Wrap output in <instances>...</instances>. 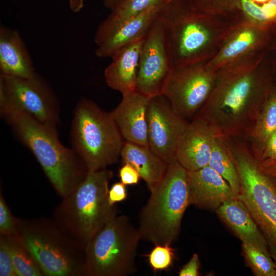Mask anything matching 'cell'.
Listing matches in <instances>:
<instances>
[{
	"instance_id": "9c48e42d",
	"label": "cell",
	"mask_w": 276,
	"mask_h": 276,
	"mask_svg": "<svg viewBox=\"0 0 276 276\" xmlns=\"http://www.w3.org/2000/svg\"><path fill=\"white\" fill-rule=\"evenodd\" d=\"M0 108L9 123L21 113L56 128L60 122L58 97L47 80L37 73L28 78L0 75Z\"/></svg>"
},
{
	"instance_id": "2e32d148",
	"label": "cell",
	"mask_w": 276,
	"mask_h": 276,
	"mask_svg": "<svg viewBox=\"0 0 276 276\" xmlns=\"http://www.w3.org/2000/svg\"><path fill=\"white\" fill-rule=\"evenodd\" d=\"M187 173L190 205L216 210L225 201L237 197L228 182L209 166Z\"/></svg>"
},
{
	"instance_id": "9a60e30c",
	"label": "cell",
	"mask_w": 276,
	"mask_h": 276,
	"mask_svg": "<svg viewBox=\"0 0 276 276\" xmlns=\"http://www.w3.org/2000/svg\"><path fill=\"white\" fill-rule=\"evenodd\" d=\"M215 136L206 122L193 118L179 140L176 160L187 171H196L208 166Z\"/></svg>"
},
{
	"instance_id": "4316f807",
	"label": "cell",
	"mask_w": 276,
	"mask_h": 276,
	"mask_svg": "<svg viewBox=\"0 0 276 276\" xmlns=\"http://www.w3.org/2000/svg\"><path fill=\"white\" fill-rule=\"evenodd\" d=\"M245 261L256 276H276V264L272 259L257 248L242 243Z\"/></svg>"
},
{
	"instance_id": "e575fe53",
	"label": "cell",
	"mask_w": 276,
	"mask_h": 276,
	"mask_svg": "<svg viewBox=\"0 0 276 276\" xmlns=\"http://www.w3.org/2000/svg\"><path fill=\"white\" fill-rule=\"evenodd\" d=\"M200 267L199 259L197 254H194L190 260L183 266L178 274L180 276H197Z\"/></svg>"
},
{
	"instance_id": "1f68e13d",
	"label": "cell",
	"mask_w": 276,
	"mask_h": 276,
	"mask_svg": "<svg viewBox=\"0 0 276 276\" xmlns=\"http://www.w3.org/2000/svg\"><path fill=\"white\" fill-rule=\"evenodd\" d=\"M261 167L276 163V131L270 136L258 159Z\"/></svg>"
},
{
	"instance_id": "83f0119b",
	"label": "cell",
	"mask_w": 276,
	"mask_h": 276,
	"mask_svg": "<svg viewBox=\"0 0 276 276\" xmlns=\"http://www.w3.org/2000/svg\"><path fill=\"white\" fill-rule=\"evenodd\" d=\"M153 271L167 270L172 265L174 257V249L171 245H155L147 256Z\"/></svg>"
},
{
	"instance_id": "74e56055",
	"label": "cell",
	"mask_w": 276,
	"mask_h": 276,
	"mask_svg": "<svg viewBox=\"0 0 276 276\" xmlns=\"http://www.w3.org/2000/svg\"><path fill=\"white\" fill-rule=\"evenodd\" d=\"M261 169L270 177H276V163L262 167Z\"/></svg>"
},
{
	"instance_id": "cb8c5ba5",
	"label": "cell",
	"mask_w": 276,
	"mask_h": 276,
	"mask_svg": "<svg viewBox=\"0 0 276 276\" xmlns=\"http://www.w3.org/2000/svg\"><path fill=\"white\" fill-rule=\"evenodd\" d=\"M208 166L228 182L237 196L239 194L240 178L226 138L216 134Z\"/></svg>"
},
{
	"instance_id": "603a6c76",
	"label": "cell",
	"mask_w": 276,
	"mask_h": 276,
	"mask_svg": "<svg viewBox=\"0 0 276 276\" xmlns=\"http://www.w3.org/2000/svg\"><path fill=\"white\" fill-rule=\"evenodd\" d=\"M166 4V0H124L99 25L94 38L96 44L121 25L148 8Z\"/></svg>"
},
{
	"instance_id": "277c9868",
	"label": "cell",
	"mask_w": 276,
	"mask_h": 276,
	"mask_svg": "<svg viewBox=\"0 0 276 276\" xmlns=\"http://www.w3.org/2000/svg\"><path fill=\"white\" fill-rule=\"evenodd\" d=\"M150 191L138 217L141 240L154 245H171L178 236L183 214L190 205L187 170L175 159Z\"/></svg>"
},
{
	"instance_id": "d590c367",
	"label": "cell",
	"mask_w": 276,
	"mask_h": 276,
	"mask_svg": "<svg viewBox=\"0 0 276 276\" xmlns=\"http://www.w3.org/2000/svg\"><path fill=\"white\" fill-rule=\"evenodd\" d=\"M71 10L74 13L80 12L84 7L85 0H67Z\"/></svg>"
},
{
	"instance_id": "44dd1931",
	"label": "cell",
	"mask_w": 276,
	"mask_h": 276,
	"mask_svg": "<svg viewBox=\"0 0 276 276\" xmlns=\"http://www.w3.org/2000/svg\"><path fill=\"white\" fill-rule=\"evenodd\" d=\"M120 156L137 170L149 190L162 180L168 166L149 147L131 142H124Z\"/></svg>"
},
{
	"instance_id": "7402d4cb",
	"label": "cell",
	"mask_w": 276,
	"mask_h": 276,
	"mask_svg": "<svg viewBox=\"0 0 276 276\" xmlns=\"http://www.w3.org/2000/svg\"><path fill=\"white\" fill-rule=\"evenodd\" d=\"M276 131V86H272L246 136L249 147L258 160L270 136Z\"/></svg>"
},
{
	"instance_id": "5bb4252c",
	"label": "cell",
	"mask_w": 276,
	"mask_h": 276,
	"mask_svg": "<svg viewBox=\"0 0 276 276\" xmlns=\"http://www.w3.org/2000/svg\"><path fill=\"white\" fill-rule=\"evenodd\" d=\"M110 114L126 142L149 147L147 109L150 98L135 90L122 96Z\"/></svg>"
},
{
	"instance_id": "8992f818",
	"label": "cell",
	"mask_w": 276,
	"mask_h": 276,
	"mask_svg": "<svg viewBox=\"0 0 276 276\" xmlns=\"http://www.w3.org/2000/svg\"><path fill=\"white\" fill-rule=\"evenodd\" d=\"M70 138L73 149L88 171L106 169L117 163L124 143L110 113L85 98L75 106Z\"/></svg>"
},
{
	"instance_id": "e0dca14e",
	"label": "cell",
	"mask_w": 276,
	"mask_h": 276,
	"mask_svg": "<svg viewBox=\"0 0 276 276\" xmlns=\"http://www.w3.org/2000/svg\"><path fill=\"white\" fill-rule=\"evenodd\" d=\"M144 37L117 51L104 71L107 85L122 96L135 90Z\"/></svg>"
},
{
	"instance_id": "ffe728a7",
	"label": "cell",
	"mask_w": 276,
	"mask_h": 276,
	"mask_svg": "<svg viewBox=\"0 0 276 276\" xmlns=\"http://www.w3.org/2000/svg\"><path fill=\"white\" fill-rule=\"evenodd\" d=\"M164 6L151 7L121 25L96 44V55L111 57L118 50L144 37Z\"/></svg>"
},
{
	"instance_id": "8fae6325",
	"label": "cell",
	"mask_w": 276,
	"mask_h": 276,
	"mask_svg": "<svg viewBox=\"0 0 276 276\" xmlns=\"http://www.w3.org/2000/svg\"><path fill=\"white\" fill-rule=\"evenodd\" d=\"M174 67L168 30L160 13L144 38L135 90L149 98L163 95Z\"/></svg>"
},
{
	"instance_id": "484cf974",
	"label": "cell",
	"mask_w": 276,
	"mask_h": 276,
	"mask_svg": "<svg viewBox=\"0 0 276 276\" xmlns=\"http://www.w3.org/2000/svg\"><path fill=\"white\" fill-rule=\"evenodd\" d=\"M244 13L264 27L276 24V0H240Z\"/></svg>"
},
{
	"instance_id": "6da1fadb",
	"label": "cell",
	"mask_w": 276,
	"mask_h": 276,
	"mask_svg": "<svg viewBox=\"0 0 276 276\" xmlns=\"http://www.w3.org/2000/svg\"><path fill=\"white\" fill-rule=\"evenodd\" d=\"M276 69L273 50L254 70L234 69L217 75L210 96L193 118L206 122L224 138L247 135L270 89Z\"/></svg>"
},
{
	"instance_id": "f35d334b",
	"label": "cell",
	"mask_w": 276,
	"mask_h": 276,
	"mask_svg": "<svg viewBox=\"0 0 276 276\" xmlns=\"http://www.w3.org/2000/svg\"><path fill=\"white\" fill-rule=\"evenodd\" d=\"M273 47L275 51V64H276V24L274 27V40H273Z\"/></svg>"
},
{
	"instance_id": "ac0fdd59",
	"label": "cell",
	"mask_w": 276,
	"mask_h": 276,
	"mask_svg": "<svg viewBox=\"0 0 276 276\" xmlns=\"http://www.w3.org/2000/svg\"><path fill=\"white\" fill-rule=\"evenodd\" d=\"M36 73L28 48L17 30L0 26V75L21 78Z\"/></svg>"
},
{
	"instance_id": "8d00e7d4",
	"label": "cell",
	"mask_w": 276,
	"mask_h": 276,
	"mask_svg": "<svg viewBox=\"0 0 276 276\" xmlns=\"http://www.w3.org/2000/svg\"><path fill=\"white\" fill-rule=\"evenodd\" d=\"M123 1L124 0H104L103 3L106 8L109 9L111 11Z\"/></svg>"
},
{
	"instance_id": "3957f363",
	"label": "cell",
	"mask_w": 276,
	"mask_h": 276,
	"mask_svg": "<svg viewBox=\"0 0 276 276\" xmlns=\"http://www.w3.org/2000/svg\"><path fill=\"white\" fill-rule=\"evenodd\" d=\"M9 123L60 197L70 194L84 180L87 168L73 148L61 143L56 127L40 123L25 113L18 114Z\"/></svg>"
},
{
	"instance_id": "30bf717a",
	"label": "cell",
	"mask_w": 276,
	"mask_h": 276,
	"mask_svg": "<svg viewBox=\"0 0 276 276\" xmlns=\"http://www.w3.org/2000/svg\"><path fill=\"white\" fill-rule=\"evenodd\" d=\"M204 15L187 0H174L163 7L161 15L168 28L174 66L197 62L201 58L210 39Z\"/></svg>"
},
{
	"instance_id": "f1b7e54d",
	"label": "cell",
	"mask_w": 276,
	"mask_h": 276,
	"mask_svg": "<svg viewBox=\"0 0 276 276\" xmlns=\"http://www.w3.org/2000/svg\"><path fill=\"white\" fill-rule=\"evenodd\" d=\"M197 11L203 13L241 9L240 0H187Z\"/></svg>"
},
{
	"instance_id": "7c38bea8",
	"label": "cell",
	"mask_w": 276,
	"mask_h": 276,
	"mask_svg": "<svg viewBox=\"0 0 276 276\" xmlns=\"http://www.w3.org/2000/svg\"><path fill=\"white\" fill-rule=\"evenodd\" d=\"M198 62L175 66L163 95L173 110L182 118L193 119L206 102L217 75Z\"/></svg>"
},
{
	"instance_id": "7a4b0ae2",
	"label": "cell",
	"mask_w": 276,
	"mask_h": 276,
	"mask_svg": "<svg viewBox=\"0 0 276 276\" xmlns=\"http://www.w3.org/2000/svg\"><path fill=\"white\" fill-rule=\"evenodd\" d=\"M113 172L88 171L84 180L54 209L52 219L71 238L84 246L118 215L108 201Z\"/></svg>"
},
{
	"instance_id": "d6a6232c",
	"label": "cell",
	"mask_w": 276,
	"mask_h": 276,
	"mask_svg": "<svg viewBox=\"0 0 276 276\" xmlns=\"http://www.w3.org/2000/svg\"><path fill=\"white\" fill-rule=\"evenodd\" d=\"M119 176L121 182L126 186L137 184L141 178L137 170L128 163H124L120 168Z\"/></svg>"
},
{
	"instance_id": "d6986e66",
	"label": "cell",
	"mask_w": 276,
	"mask_h": 276,
	"mask_svg": "<svg viewBox=\"0 0 276 276\" xmlns=\"http://www.w3.org/2000/svg\"><path fill=\"white\" fill-rule=\"evenodd\" d=\"M216 211L242 243L253 246L271 257L265 238L247 207L237 197L225 201Z\"/></svg>"
},
{
	"instance_id": "f546056e",
	"label": "cell",
	"mask_w": 276,
	"mask_h": 276,
	"mask_svg": "<svg viewBox=\"0 0 276 276\" xmlns=\"http://www.w3.org/2000/svg\"><path fill=\"white\" fill-rule=\"evenodd\" d=\"M18 218L15 217L8 207L3 194L0 192V235L14 236L17 234Z\"/></svg>"
},
{
	"instance_id": "836d02e7",
	"label": "cell",
	"mask_w": 276,
	"mask_h": 276,
	"mask_svg": "<svg viewBox=\"0 0 276 276\" xmlns=\"http://www.w3.org/2000/svg\"><path fill=\"white\" fill-rule=\"evenodd\" d=\"M127 197L126 185L122 182L114 183L108 192V201L111 205H116V203L122 201Z\"/></svg>"
},
{
	"instance_id": "4fadbf2b",
	"label": "cell",
	"mask_w": 276,
	"mask_h": 276,
	"mask_svg": "<svg viewBox=\"0 0 276 276\" xmlns=\"http://www.w3.org/2000/svg\"><path fill=\"white\" fill-rule=\"evenodd\" d=\"M189 123L173 110L164 95L150 98L147 109L149 147L169 165L176 159L178 143Z\"/></svg>"
},
{
	"instance_id": "d4e9b609",
	"label": "cell",
	"mask_w": 276,
	"mask_h": 276,
	"mask_svg": "<svg viewBox=\"0 0 276 276\" xmlns=\"http://www.w3.org/2000/svg\"><path fill=\"white\" fill-rule=\"evenodd\" d=\"M6 237L17 276H45L32 254L17 236Z\"/></svg>"
},
{
	"instance_id": "4dcf8cb0",
	"label": "cell",
	"mask_w": 276,
	"mask_h": 276,
	"mask_svg": "<svg viewBox=\"0 0 276 276\" xmlns=\"http://www.w3.org/2000/svg\"><path fill=\"white\" fill-rule=\"evenodd\" d=\"M0 276H17L6 236L0 235Z\"/></svg>"
},
{
	"instance_id": "5b68a950",
	"label": "cell",
	"mask_w": 276,
	"mask_h": 276,
	"mask_svg": "<svg viewBox=\"0 0 276 276\" xmlns=\"http://www.w3.org/2000/svg\"><path fill=\"white\" fill-rule=\"evenodd\" d=\"M45 276H84L85 247L45 217L18 218L16 235Z\"/></svg>"
},
{
	"instance_id": "ba28073f",
	"label": "cell",
	"mask_w": 276,
	"mask_h": 276,
	"mask_svg": "<svg viewBox=\"0 0 276 276\" xmlns=\"http://www.w3.org/2000/svg\"><path fill=\"white\" fill-rule=\"evenodd\" d=\"M141 235L128 216L117 215L85 245L84 276H128L137 268Z\"/></svg>"
},
{
	"instance_id": "52a82bcc",
	"label": "cell",
	"mask_w": 276,
	"mask_h": 276,
	"mask_svg": "<svg viewBox=\"0 0 276 276\" xmlns=\"http://www.w3.org/2000/svg\"><path fill=\"white\" fill-rule=\"evenodd\" d=\"M226 141L240 178L237 197L247 207L265 238L276 264V185L261 169L249 147L236 138Z\"/></svg>"
}]
</instances>
